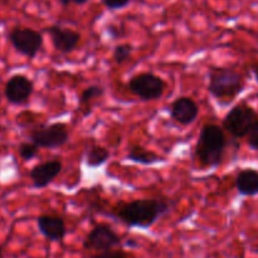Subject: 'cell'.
Returning a JSON list of instances; mask_svg holds the SVG:
<instances>
[{
	"instance_id": "e0dca14e",
	"label": "cell",
	"mask_w": 258,
	"mask_h": 258,
	"mask_svg": "<svg viewBox=\"0 0 258 258\" xmlns=\"http://www.w3.org/2000/svg\"><path fill=\"white\" fill-rule=\"evenodd\" d=\"M103 93H105V88H103L102 86H98V85L90 86V87L83 90V92L81 93L80 101H78V102H80V106L81 107H83V106H88L93 100L103 96Z\"/></svg>"
},
{
	"instance_id": "7c38bea8",
	"label": "cell",
	"mask_w": 258,
	"mask_h": 258,
	"mask_svg": "<svg viewBox=\"0 0 258 258\" xmlns=\"http://www.w3.org/2000/svg\"><path fill=\"white\" fill-rule=\"evenodd\" d=\"M171 118L180 125H190L198 118L199 106L193 98L188 96H181L173 101L169 108Z\"/></svg>"
},
{
	"instance_id": "44dd1931",
	"label": "cell",
	"mask_w": 258,
	"mask_h": 258,
	"mask_svg": "<svg viewBox=\"0 0 258 258\" xmlns=\"http://www.w3.org/2000/svg\"><path fill=\"white\" fill-rule=\"evenodd\" d=\"M247 138V145L252 149V150L258 151V118L256 120V122L253 123V126L249 130L248 135L246 136Z\"/></svg>"
},
{
	"instance_id": "6da1fadb",
	"label": "cell",
	"mask_w": 258,
	"mask_h": 258,
	"mask_svg": "<svg viewBox=\"0 0 258 258\" xmlns=\"http://www.w3.org/2000/svg\"><path fill=\"white\" fill-rule=\"evenodd\" d=\"M170 211L171 203L164 199H134L116 204L111 212V217L128 228L148 229Z\"/></svg>"
},
{
	"instance_id": "9c48e42d",
	"label": "cell",
	"mask_w": 258,
	"mask_h": 258,
	"mask_svg": "<svg viewBox=\"0 0 258 258\" xmlns=\"http://www.w3.org/2000/svg\"><path fill=\"white\" fill-rule=\"evenodd\" d=\"M34 92V83L25 75H13L4 86V96L12 105H24Z\"/></svg>"
},
{
	"instance_id": "d6986e66",
	"label": "cell",
	"mask_w": 258,
	"mask_h": 258,
	"mask_svg": "<svg viewBox=\"0 0 258 258\" xmlns=\"http://www.w3.org/2000/svg\"><path fill=\"white\" fill-rule=\"evenodd\" d=\"M38 151H39V148L35 144H33L32 141H24V143L18 146V154L22 158V160L24 161H30L37 158Z\"/></svg>"
},
{
	"instance_id": "2e32d148",
	"label": "cell",
	"mask_w": 258,
	"mask_h": 258,
	"mask_svg": "<svg viewBox=\"0 0 258 258\" xmlns=\"http://www.w3.org/2000/svg\"><path fill=\"white\" fill-rule=\"evenodd\" d=\"M108 158H110V151L107 149L100 145H93L86 153V165L92 169L98 168L107 163Z\"/></svg>"
},
{
	"instance_id": "3957f363",
	"label": "cell",
	"mask_w": 258,
	"mask_h": 258,
	"mask_svg": "<svg viewBox=\"0 0 258 258\" xmlns=\"http://www.w3.org/2000/svg\"><path fill=\"white\" fill-rule=\"evenodd\" d=\"M244 77L231 67H212L208 72L209 95L222 103L232 102L244 90Z\"/></svg>"
},
{
	"instance_id": "d4e9b609",
	"label": "cell",
	"mask_w": 258,
	"mask_h": 258,
	"mask_svg": "<svg viewBox=\"0 0 258 258\" xmlns=\"http://www.w3.org/2000/svg\"><path fill=\"white\" fill-rule=\"evenodd\" d=\"M58 3H59V4L64 8L70 7V4H72V3H71V0H58Z\"/></svg>"
},
{
	"instance_id": "4316f807",
	"label": "cell",
	"mask_w": 258,
	"mask_h": 258,
	"mask_svg": "<svg viewBox=\"0 0 258 258\" xmlns=\"http://www.w3.org/2000/svg\"><path fill=\"white\" fill-rule=\"evenodd\" d=\"M0 258H3V247L0 246Z\"/></svg>"
},
{
	"instance_id": "ac0fdd59",
	"label": "cell",
	"mask_w": 258,
	"mask_h": 258,
	"mask_svg": "<svg viewBox=\"0 0 258 258\" xmlns=\"http://www.w3.org/2000/svg\"><path fill=\"white\" fill-rule=\"evenodd\" d=\"M133 52V44H130V43H121V44L116 45L115 49H113L112 58L117 64H121V63H125L126 60L130 59Z\"/></svg>"
},
{
	"instance_id": "603a6c76",
	"label": "cell",
	"mask_w": 258,
	"mask_h": 258,
	"mask_svg": "<svg viewBox=\"0 0 258 258\" xmlns=\"http://www.w3.org/2000/svg\"><path fill=\"white\" fill-rule=\"evenodd\" d=\"M107 33L112 39H118V38L125 35V32H123L122 28H120L118 25H115V24H111L110 27L107 28Z\"/></svg>"
},
{
	"instance_id": "30bf717a",
	"label": "cell",
	"mask_w": 258,
	"mask_h": 258,
	"mask_svg": "<svg viewBox=\"0 0 258 258\" xmlns=\"http://www.w3.org/2000/svg\"><path fill=\"white\" fill-rule=\"evenodd\" d=\"M45 32L49 34L52 39V44L57 52L68 54L73 52L78 47L81 42V34L71 28L60 27L58 24H53L45 28Z\"/></svg>"
},
{
	"instance_id": "5bb4252c",
	"label": "cell",
	"mask_w": 258,
	"mask_h": 258,
	"mask_svg": "<svg viewBox=\"0 0 258 258\" xmlns=\"http://www.w3.org/2000/svg\"><path fill=\"white\" fill-rule=\"evenodd\" d=\"M236 189L243 197L258 196V171L247 168L239 171L236 176Z\"/></svg>"
},
{
	"instance_id": "52a82bcc",
	"label": "cell",
	"mask_w": 258,
	"mask_h": 258,
	"mask_svg": "<svg viewBox=\"0 0 258 258\" xmlns=\"http://www.w3.org/2000/svg\"><path fill=\"white\" fill-rule=\"evenodd\" d=\"M8 39L19 54L29 59L37 57L44 43L42 33L28 27L13 28L8 34Z\"/></svg>"
},
{
	"instance_id": "ffe728a7",
	"label": "cell",
	"mask_w": 258,
	"mask_h": 258,
	"mask_svg": "<svg viewBox=\"0 0 258 258\" xmlns=\"http://www.w3.org/2000/svg\"><path fill=\"white\" fill-rule=\"evenodd\" d=\"M91 258H130V254L121 248H113L105 252H98Z\"/></svg>"
},
{
	"instance_id": "484cf974",
	"label": "cell",
	"mask_w": 258,
	"mask_h": 258,
	"mask_svg": "<svg viewBox=\"0 0 258 258\" xmlns=\"http://www.w3.org/2000/svg\"><path fill=\"white\" fill-rule=\"evenodd\" d=\"M254 77H256V81L258 82V63L256 67H254Z\"/></svg>"
},
{
	"instance_id": "ba28073f",
	"label": "cell",
	"mask_w": 258,
	"mask_h": 258,
	"mask_svg": "<svg viewBox=\"0 0 258 258\" xmlns=\"http://www.w3.org/2000/svg\"><path fill=\"white\" fill-rule=\"evenodd\" d=\"M122 243L121 237L111 228L108 224L100 223L96 224L83 241V248L87 251L105 252L108 249H113L115 247Z\"/></svg>"
},
{
	"instance_id": "5b68a950",
	"label": "cell",
	"mask_w": 258,
	"mask_h": 258,
	"mask_svg": "<svg viewBox=\"0 0 258 258\" xmlns=\"http://www.w3.org/2000/svg\"><path fill=\"white\" fill-rule=\"evenodd\" d=\"M128 92L141 101H155L164 95L166 88L165 81L154 73L145 72L130 78L126 85Z\"/></svg>"
},
{
	"instance_id": "277c9868",
	"label": "cell",
	"mask_w": 258,
	"mask_h": 258,
	"mask_svg": "<svg viewBox=\"0 0 258 258\" xmlns=\"http://www.w3.org/2000/svg\"><path fill=\"white\" fill-rule=\"evenodd\" d=\"M257 120V112L253 107L239 103L232 107L223 118V130L233 139H242L248 135L249 130Z\"/></svg>"
},
{
	"instance_id": "83f0119b",
	"label": "cell",
	"mask_w": 258,
	"mask_h": 258,
	"mask_svg": "<svg viewBox=\"0 0 258 258\" xmlns=\"http://www.w3.org/2000/svg\"><path fill=\"white\" fill-rule=\"evenodd\" d=\"M3 130H4V127H3V126L2 125H0V133H2V131Z\"/></svg>"
},
{
	"instance_id": "8fae6325",
	"label": "cell",
	"mask_w": 258,
	"mask_h": 258,
	"mask_svg": "<svg viewBox=\"0 0 258 258\" xmlns=\"http://www.w3.org/2000/svg\"><path fill=\"white\" fill-rule=\"evenodd\" d=\"M62 168L63 165L60 160H48L33 166L29 171V178L33 186L35 189L47 188L62 173Z\"/></svg>"
},
{
	"instance_id": "8992f818",
	"label": "cell",
	"mask_w": 258,
	"mask_h": 258,
	"mask_svg": "<svg viewBox=\"0 0 258 258\" xmlns=\"http://www.w3.org/2000/svg\"><path fill=\"white\" fill-rule=\"evenodd\" d=\"M29 140L39 149L54 150L62 148L68 143L70 133L66 123L54 122L33 128L29 134Z\"/></svg>"
},
{
	"instance_id": "4fadbf2b",
	"label": "cell",
	"mask_w": 258,
	"mask_h": 258,
	"mask_svg": "<svg viewBox=\"0 0 258 258\" xmlns=\"http://www.w3.org/2000/svg\"><path fill=\"white\" fill-rule=\"evenodd\" d=\"M40 233L50 242H62L67 234V226L63 218L52 214H42L37 218Z\"/></svg>"
},
{
	"instance_id": "9a60e30c",
	"label": "cell",
	"mask_w": 258,
	"mask_h": 258,
	"mask_svg": "<svg viewBox=\"0 0 258 258\" xmlns=\"http://www.w3.org/2000/svg\"><path fill=\"white\" fill-rule=\"evenodd\" d=\"M126 159L135 164H140V165H155V164L164 161V158H161L160 155L148 150L141 145L130 146Z\"/></svg>"
},
{
	"instance_id": "7402d4cb",
	"label": "cell",
	"mask_w": 258,
	"mask_h": 258,
	"mask_svg": "<svg viewBox=\"0 0 258 258\" xmlns=\"http://www.w3.org/2000/svg\"><path fill=\"white\" fill-rule=\"evenodd\" d=\"M101 3L108 10H120L127 7L131 3V0H101Z\"/></svg>"
},
{
	"instance_id": "7a4b0ae2",
	"label": "cell",
	"mask_w": 258,
	"mask_h": 258,
	"mask_svg": "<svg viewBox=\"0 0 258 258\" xmlns=\"http://www.w3.org/2000/svg\"><path fill=\"white\" fill-rule=\"evenodd\" d=\"M227 148L224 130L216 123H207L202 127L196 145V156L206 168H217L223 161Z\"/></svg>"
},
{
	"instance_id": "cb8c5ba5",
	"label": "cell",
	"mask_w": 258,
	"mask_h": 258,
	"mask_svg": "<svg viewBox=\"0 0 258 258\" xmlns=\"http://www.w3.org/2000/svg\"><path fill=\"white\" fill-rule=\"evenodd\" d=\"M87 2L88 0H71V3L76 5H85Z\"/></svg>"
}]
</instances>
